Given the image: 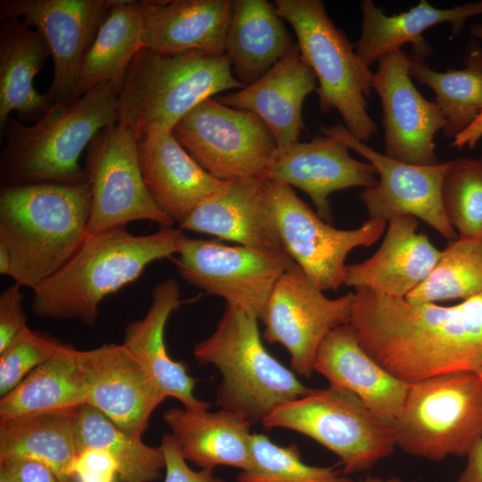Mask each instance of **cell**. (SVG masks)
<instances>
[{
    "label": "cell",
    "mask_w": 482,
    "mask_h": 482,
    "mask_svg": "<svg viewBox=\"0 0 482 482\" xmlns=\"http://www.w3.org/2000/svg\"><path fill=\"white\" fill-rule=\"evenodd\" d=\"M349 323L362 348L404 382L482 372V293L440 306L359 288Z\"/></svg>",
    "instance_id": "obj_1"
},
{
    "label": "cell",
    "mask_w": 482,
    "mask_h": 482,
    "mask_svg": "<svg viewBox=\"0 0 482 482\" xmlns=\"http://www.w3.org/2000/svg\"><path fill=\"white\" fill-rule=\"evenodd\" d=\"M185 236L172 227L139 236L126 226L87 234L70 261L33 290L31 310L40 318L78 319L92 327L105 297L134 282L153 262L177 254Z\"/></svg>",
    "instance_id": "obj_2"
},
{
    "label": "cell",
    "mask_w": 482,
    "mask_h": 482,
    "mask_svg": "<svg viewBox=\"0 0 482 482\" xmlns=\"http://www.w3.org/2000/svg\"><path fill=\"white\" fill-rule=\"evenodd\" d=\"M89 212L88 180L2 186L0 242L14 282L33 291L61 270L82 245Z\"/></svg>",
    "instance_id": "obj_3"
},
{
    "label": "cell",
    "mask_w": 482,
    "mask_h": 482,
    "mask_svg": "<svg viewBox=\"0 0 482 482\" xmlns=\"http://www.w3.org/2000/svg\"><path fill=\"white\" fill-rule=\"evenodd\" d=\"M119 89L101 84L68 105L54 104L32 125L10 117L0 129L2 186L87 181L79 157L96 136L118 122Z\"/></svg>",
    "instance_id": "obj_4"
},
{
    "label": "cell",
    "mask_w": 482,
    "mask_h": 482,
    "mask_svg": "<svg viewBox=\"0 0 482 482\" xmlns=\"http://www.w3.org/2000/svg\"><path fill=\"white\" fill-rule=\"evenodd\" d=\"M245 87L226 54H172L141 48L126 72L117 102L118 122L137 140L154 128L172 130L200 103Z\"/></svg>",
    "instance_id": "obj_5"
},
{
    "label": "cell",
    "mask_w": 482,
    "mask_h": 482,
    "mask_svg": "<svg viewBox=\"0 0 482 482\" xmlns=\"http://www.w3.org/2000/svg\"><path fill=\"white\" fill-rule=\"evenodd\" d=\"M257 321L254 315L227 305L213 333L194 348L200 364L213 365L221 374L218 405L252 424L261 423L276 407L311 389L266 350Z\"/></svg>",
    "instance_id": "obj_6"
},
{
    "label": "cell",
    "mask_w": 482,
    "mask_h": 482,
    "mask_svg": "<svg viewBox=\"0 0 482 482\" xmlns=\"http://www.w3.org/2000/svg\"><path fill=\"white\" fill-rule=\"evenodd\" d=\"M274 4L295 30L301 54L316 76L320 110L337 111L345 128L366 143L378 130L366 100L373 88V72L329 18L321 0H276Z\"/></svg>",
    "instance_id": "obj_7"
},
{
    "label": "cell",
    "mask_w": 482,
    "mask_h": 482,
    "mask_svg": "<svg viewBox=\"0 0 482 482\" xmlns=\"http://www.w3.org/2000/svg\"><path fill=\"white\" fill-rule=\"evenodd\" d=\"M393 427L396 446L412 456H467L482 439V378L455 372L409 383Z\"/></svg>",
    "instance_id": "obj_8"
},
{
    "label": "cell",
    "mask_w": 482,
    "mask_h": 482,
    "mask_svg": "<svg viewBox=\"0 0 482 482\" xmlns=\"http://www.w3.org/2000/svg\"><path fill=\"white\" fill-rule=\"evenodd\" d=\"M261 425L313 439L337 456L346 475L370 470L397 447L393 425L374 415L355 395L332 386L281 403Z\"/></svg>",
    "instance_id": "obj_9"
},
{
    "label": "cell",
    "mask_w": 482,
    "mask_h": 482,
    "mask_svg": "<svg viewBox=\"0 0 482 482\" xmlns=\"http://www.w3.org/2000/svg\"><path fill=\"white\" fill-rule=\"evenodd\" d=\"M171 132L201 167L225 182L262 179L277 149L260 118L212 97L182 117Z\"/></svg>",
    "instance_id": "obj_10"
},
{
    "label": "cell",
    "mask_w": 482,
    "mask_h": 482,
    "mask_svg": "<svg viewBox=\"0 0 482 482\" xmlns=\"http://www.w3.org/2000/svg\"><path fill=\"white\" fill-rule=\"evenodd\" d=\"M85 170L90 187L87 234L150 220L171 228L174 220L155 203L141 171L137 138L117 122L102 129L87 149Z\"/></svg>",
    "instance_id": "obj_11"
},
{
    "label": "cell",
    "mask_w": 482,
    "mask_h": 482,
    "mask_svg": "<svg viewBox=\"0 0 482 482\" xmlns=\"http://www.w3.org/2000/svg\"><path fill=\"white\" fill-rule=\"evenodd\" d=\"M264 190L287 253L322 291L338 289L345 281L348 253L373 245L386 228V220L369 219L355 229H337L315 213L291 186L265 179Z\"/></svg>",
    "instance_id": "obj_12"
},
{
    "label": "cell",
    "mask_w": 482,
    "mask_h": 482,
    "mask_svg": "<svg viewBox=\"0 0 482 482\" xmlns=\"http://www.w3.org/2000/svg\"><path fill=\"white\" fill-rule=\"evenodd\" d=\"M177 270L188 284L219 295L227 305L262 320L281 275L295 262L288 254H273L212 239L184 237Z\"/></svg>",
    "instance_id": "obj_13"
},
{
    "label": "cell",
    "mask_w": 482,
    "mask_h": 482,
    "mask_svg": "<svg viewBox=\"0 0 482 482\" xmlns=\"http://www.w3.org/2000/svg\"><path fill=\"white\" fill-rule=\"evenodd\" d=\"M322 292L294 262L277 281L262 318L264 339L283 345L292 370L308 378L324 338L350 322L354 298L350 292L329 299Z\"/></svg>",
    "instance_id": "obj_14"
},
{
    "label": "cell",
    "mask_w": 482,
    "mask_h": 482,
    "mask_svg": "<svg viewBox=\"0 0 482 482\" xmlns=\"http://www.w3.org/2000/svg\"><path fill=\"white\" fill-rule=\"evenodd\" d=\"M114 0H1L0 18H19L45 39L53 60V104L77 100L82 61Z\"/></svg>",
    "instance_id": "obj_15"
},
{
    "label": "cell",
    "mask_w": 482,
    "mask_h": 482,
    "mask_svg": "<svg viewBox=\"0 0 482 482\" xmlns=\"http://www.w3.org/2000/svg\"><path fill=\"white\" fill-rule=\"evenodd\" d=\"M321 130L366 158L379 175L377 185L361 194L370 219L388 220L393 216L410 215L424 220L449 242L459 237L442 202V183L449 161L430 166L409 164L370 148L343 125Z\"/></svg>",
    "instance_id": "obj_16"
},
{
    "label": "cell",
    "mask_w": 482,
    "mask_h": 482,
    "mask_svg": "<svg viewBox=\"0 0 482 482\" xmlns=\"http://www.w3.org/2000/svg\"><path fill=\"white\" fill-rule=\"evenodd\" d=\"M378 63L372 87L383 110L385 155L413 165L440 163L434 138L445 121L436 104L427 100L412 83L409 54L399 49Z\"/></svg>",
    "instance_id": "obj_17"
},
{
    "label": "cell",
    "mask_w": 482,
    "mask_h": 482,
    "mask_svg": "<svg viewBox=\"0 0 482 482\" xmlns=\"http://www.w3.org/2000/svg\"><path fill=\"white\" fill-rule=\"evenodd\" d=\"M77 360L87 386V403L124 431L142 437L166 396L123 345L79 351Z\"/></svg>",
    "instance_id": "obj_18"
},
{
    "label": "cell",
    "mask_w": 482,
    "mask_h": 482,
    "mask_svg": "<svg viewBox=\"0 0 482 482\" xmlns=\"http://www.w3.org/2000/svg\"><path fill=\"white\" fill-rule=\"evenodd\" d=\"M376 174L370 162L353 158L343 141L324 135L277 147L262 179L298 187L309 195L318 215L331 221L329 195L353 187H373Z\"/></svg>",
    "instance_id": "obj_19"
},
{
    "label": "cell",
    "mask_w": 482,
    "mask_h": 482,
    "mask_svg": "<svg viewBox=\"0 0 482 482\" xmlns=\"http://www.w3.org/2000/svg\"><path fill=\"white\" fill-rule=\"evenodd\" d=\"M145 186L157 205L179 225L227 186L201 167L170 130L154 128L137 140Z\"/></svg>",
    "instance_id": "obj_20"
},
{
    "label": "cell",
    "mask_w": 482,
    "mask_h": 482,
    "mask_svg": "<svg viewBox=\"0 0 482 482\" xmlns=\"http://www.w3.org/2000/svg\"><path fill=\"white\" fill-rule=\"evenodd\" d=\"M264 186L262 178L228 181L224 190L196 207L179 228L269 253L288 254L267 204Z\"/></svg>",
    "instance_id": "obj_21"
},
{
    "label": "cell",
    "mask_w": 482,
    "mask_h": 482,
    "mask_svg": "<svg viewBox=\"0 0 482 482\" xmlns=\"http://www.w3.org/2000/svg\"><path fill=\"white\" fill-rule=\"evenodd\" d=\"M314 371L329 386L355 395L388 424L393 425L401 412L409 383L389 373L362 348L350 323L337 327L324 338Z\"/></svg>",
    "instance_id": "obj_22"
},
{
    "label": "cell",
    "mask_w": 482,
    "mask_h": 482,
    "mask_svg": "<svg viewBox=\"0 0 482 482\" xmlns=\"http://www.w3.org/2000/svg\"><path fill=\"white\" fill-rule=\"evenodd\" d=\"M316 87V76L296 42L263 77L216 100L256 115L271 132L277 147H283L298 142L303 129V104Z\"/></svg>",
    "instance_id": "obj_23"
},
{
    "label": "cell",
    "mask_w": 482,
    "mask_h": 482,
    "mask_svg": "<svg viewBox=\"0 0 482 482\" xmlns=\"http://www.w3.org/2000/svg\"><path fill=\"white\" fill-rule=\"evenodd\" d=\"M142 46L172 54L197 50L225 54L231 0H140Z\"/></svg>",
    "instance_id": "obj_24"
},
{
    "label": "cell",
    "mask_w": 482,
    "mask_h": 482,
    "mask_svg": "<svg viewBox=\"0 0 482 482\" xmlns=\"http://www.w3.org/2000/svg\"><path fill=\"white\" fill-rule=\"evenodd\" d=\"M417 226L413 216L391 217L378 251L361 263L347 265L344 284L405 298L428 278L441 254L425 234L416 232Z\"/></svg>",
    "instance_id": "obj_25"
},
{
    "label": "cell",
    "mask_w": 482,
    "mask_h": 482,
    "mask_svg": "<svg viewBox=\"0 0 482 482\" xmlns=\"http://www.w3.org/2000/svg\"><path fill=\"white\" fill-rule=\"evenodd\" d=\"M181 303L179 287L175 279L156 284L149 310L142 319L127 325L122 344L166 397L176 398L187 410H209L210 403L194 395L196 379L187 373L184 362L172 360L166 349L165 326L171 312Z\"/></svg>",
    "instance_id": "obj_26"
},
{
    "label": "cell",
    "mask_w": 482,
    "mask_h": 482,
    "mask_svg": "<svg viewBox=\"0 0 482 482\" xmlns=\"http://www.w3.org/2000/svg\"><path fill=\"white\" fill-rule=\"evenodd\" d=\"M162 420L187 461L209 470L219 466L251 468L252 423L245 416L225 409L170 408Z\"/></svg>",
    "instance_id": "obj_27"
},
{
    "label": "cell",
    "mask_w": 482,
    "mask_h": 482,
    "mask_svg": "<svg viewBox=\"0 0 482 482\" xmlns=\"http://www.w3.org/2000/svg\"><path fill=\"white\" fill-rule=\"evenodd\" d=\"M362 33L354 49L362 62L370 67L384 55L411 45L412 55L427 58L433 51L423 33L437 24L450 22L453 36L459 35L466 21L482 14V1L440 9L426 0L399 14L386 15L373 1L361 2Z\"/></svg>",
    "instance_id": "obj_28"
},
{
    "label": "cell",
    "mask_w": 482,
    "mask_h": 482,
    "mask_svg": "<svg viewBox=\"0 0 482 482\" xmlns=\"http://www.w3.org/2000/svg\"><path fill=\"white\" fill-rule=\"evenodd\" d=\"M50 51L43 37L19 18L0 23V129L12 112L22 123L37 121L53 106L38 93L34 79Z\"/></svg>",
    "instance_id": "obj_29"
},
{
    "label": "cell",
    "mask_w": 482,
    "mask_h": 482,
    "mask_svg": "<svg viewBox=\"0 0 482 482\" xmlns=\"http://www.w3.org/2000/svg\"><path fill=\"white\" fill-rule=\"evenodd\" d=\"M283 21L266 0L234 1L225 54L244 87L263 77L296 44Z\"/></svg>",
    "instance_id": "obj_30"
},
{
    "label": "cell",
    "mask_w": 482,
    "mask_h": 482,
    "mask_svg": "<svg viewBox=\"0 0 482 482\" xmlns=\"http://www.w3.org/2000/svg\"><path fill=\"white\" fill-rule=\"evenodd\" d=\"M87 401V386L77 350L62 345L0 400V422L77 409Z\"/></svg>",
    "instance_id": "obj_31"
},
{
    "label": "cell",
    "mask_w": 482,
    "mask_h": 482,
    "mask_svg": "<svg viewBox=\"0 0 482 482\" xmlns=\"http://www.w3.org/2000/svg\"><path fill=\"white\" fill-rule=\"evenodd\" d=\"M79 408L0 422V461L34 460L50 468L61 482H72L71 468L77 455Z\"/></svg>",
    "instance_id": "obj_32"
},
{
    "label": "cell",
    "mask_w": 482,
    "mask_h": 482,
    "mask_svg": "<svg viewBox=\"0 0 482 482\" xmlns=\"http://www.w3.org/2000/svg\"><path fill=\"white\" fill-rule=\"evenodd\" d=\"M142 32L138 1L114 0L82 61L77 99L104 83L120 92L130 62L143 48Z\"/></svg>",
    "instance_id": "obj_33"
},
{
    "label": "cell",
    "mask_w": 482,
    "mask_h": 482,
    "mask_svg": "<svg viewBox=\"0 0 482 482\" xmlns=\"http://www.w3.org/2000/svg\"><path fill=\"white\" fill-rule=\"evenodd\" d=\"M410 75L433 90L445 121L443 132L455 138L482 112V49L475 42L464 58V68L433 70L425 59L409 54Z\"/></svg>",
    "instance_id": "obj_34"
},
{
    "label": "cell",
    "mask_w": 482,
    "mask_h": 482,
    "mask_svg": "<svg viewBox=\"0 0 482 482\" xmlns=\"http://www.w3.org/2000/svg\"><path fill=\"white\" fill-rule=\"evenodd\" d=\"M75 439L77 454L87 448L107 451L117 462L120 482H155L165 469L160 446L145 445L88 403L78 409Z\"/></svg>",
    "instance_id": "obj_35"
},
{
    "label": "cell",
    "mask_w": 482,
    "mask_h": 482,
    "mask_svg": "<svg viewBox=\"0 0 482 482\" xmlns=\"http://www.w3.org/2000/svg\"><path fill=\"white\" fill-rule=\"evenodd\" d=\"M482 293V240L449 242L428 278L411 291V303L467 300Z\"/></svg>",
    "instance_id": "obj_36"
},
{
    "label": "cell",
    "mask_w": 482,
    "mask_h": 482,
    "mask_svg": "<svg viewBox=\"0 0 482 482\" xmlns=\"http://www.w3.org/2000/svg\"><path fill=\"white\" fill-rule=\"evenodd\" d=\"M253 463L236 482H354L333 466L305 463L295 445L281 446L263 434L252 435Z\"/></svg>",
    "instance_id": "obj_37"
},
{
    "label": "cell",
    "mask_w": 482,
    "mask_h": 482,
    "mask_svg": "<svg viewBox=\"0 0 482 482\" xmlns=\"http://www.w3.org/2000/svg\"><path fill=\"white\" fill-rule=\"evenodd\" d=\"M442 202L459 238L482 240V156L449 161L442 183Z\"/></svg>",
    "instance_id": "obj_38"
},
{
    "label": "cell",
    "mask_w": 482,
    "mask_h": 482,
    "mask_svg": "<svg viewBox=\"0 0 482 482\" xmlns=\"http://www.w3.org/2000/svg\"><path fill=\"white\" fill-rule=\"evenodd\" d=\"M62 345L46 334L26 328L0 352V395L12 390Z\"/></svg>",
    "instance_id": "obj_39"
},
{
    "label": "cell",
    "mask_w": 482,
    "mask_h": 482,
    "mask_svg": "<svg viewBox=\"0 0 482 482\" xmlns=\"http://www.w3.org/2000/svg\"><path fill=\"white\" fill-rule=\"evenodd\" d=\"M71 476L72 482H116L119 469L116 461L107 451L87 448L76 455Z\"/></svg>",
    "instance_id": "obj_40"
},
{
    "label": "cell",
    "mask_w": 482,
    "mask_h": 482,
    "mask_svg": "<svg viewBox=\"0 0 482 482\" xmlns=\"http://www.w3.org/2000/svg\"><path fill=\"white\" fill-rule=\"evenodd\" d=\"M21 287L14 282L0 295V352L28 328Z\"/></svg>",
    "instance_id": "obj_41"
},
{
    "label": "cell",
    "mask_w": 482,
    "mask_h": 482,
    "mask_svg": "<svg viewBox=\"0 0 482 482\" xmlns=\"http://www.w3.org/2000/svg\"><path fill=\"white\" fill-rule=\"evenodd\" d=\"M165 459V476L163 482H223L213 470H195L181 455L170 434L162 437L161 445Z\"/></svg>",
    "instance_id": "obj_42"
},
{
    "label": "cell",
    "mask_w": 482,
    "mask_h": 482,
    "mask_svg": "<svg viewBox=\"0 0 482 482\" xmlns=\"http://www.w3.org/2000/svg\"><path fill=\"white\" fill-rule=\"evenodd\" d=\"M0 472L4 474L9 482H61L46 465L29 459L0 461Z\"/></svg>",
    "instance_id": "obj_43"
},
{
    "label": "cell",
    "mask_w": 482,
    "mask_h": 482,
    "mask_svg": "<svg viewBox=\"0 0 482 482\" xmlns=\"http://www.w3.org/2000/svg\"><path fill=\"white\" fill-rule=\"evenodd\" d=\"M457 482H482V439L467 454V464Z\"/></svg>",
    "instance_id": "obj_44"
},
{
    "label": "cell",
    "mask_w": 482,
    "mask_h": 482,
    "mask_svg": "<svg viewBox=\"0 0 482 482\" xmlns=\"http://www.w3.org/2000/svg\"><path fill=\"white\" fill-rule=\"evenodd\" d=\"M482 137V112L465 130L459 134L451 143V147L461 148L468 145L473 148Z\"/></svg>",
    "instance_id": "obj_45"
},
{
    "label": "cell",
    "mask_w": 482,
    "mask_h": 482,
    "mask_svg": "<svg viewBox=\"0 0 482 482\" xmlns=\"http://www.w3.org/2000/svg\"><path fill=\"white\" fill-rule=\"evenodd\" d=\"M12 260L7 247L0 242V273L11 277Z\"/></svg>",
    "instance_id": "obj_46"
},
{
    "label": "cell",
    "mask_w": 482,
    "mask_h": 482,
    "mask_svg": "<svg viewBox=\"0 0 482 482\" xmlns=\"http://www.w3.org/2000/svg\"><path fill=\"white\" fill-rule=\"evenodd\" d=\"M359 482H402V480L397 476H391L389 478L367 477L366 478Z\"/></svg>",
    "instance_id": "obj_47"
},
{
    "label": "cell",
    "mask_w": 482,
    "mask_h": 482,
    "mask_svg": "<svg viewBox=\"0 0 482 482\" xmlns=\"http://www.w3.org/2000/svg\"><path fill=\"white\" fill-rule=\"evenodd\" d=\"M470 34L472 37L482 40V23H478L470 28Z\"/></svg>",
    "instance_id": "obj_48"
},
{
    "label": "cell",
    "mask_w": 482,
    "mask_h": 482,
    "mask_svg": "<svg viewBox=\"0 0 482 482\" xmlns=\"http://www.w3.org/2000/svg\"><path fill=\"white\" fill-rule=\"evenodd\" d=\"M0 482H9L4 473L0 472Z\"/></svg>",
    "instance_id": "obj_49"
},
{
    "label": "cell",
    "mask_w": 482,
    "mask_h": 482,
    "mask_svg": "<svg viewBox=\"0 0 482 482\" xmlns=\"http://www.w3.org/2000/svg\"><path fill=\"white\" fill-rule=\"evenodd\" d=\"M478 375H480V377L482 378V372H480Z\"/></svg>",
    "instance_id": "obj_50"
}]
</instances>
